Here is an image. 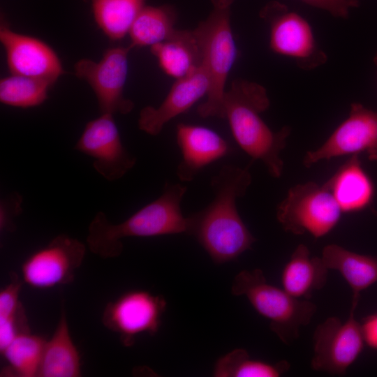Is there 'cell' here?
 <instances>
[{"label":"cell","instance_id":"obj_1","mask_svg":"<svg viewBox=\"0 0 377 377\" xmlns=\"http://www.w3.org/2000/svg\"><path fill=\"white\" fill-rule=\"evenodd\" d=\"M251 182L248 169L223 165L211 180L212 201L188 216L187 234L198 239L216 264L236 259L256 242L236 206V200L245 194Z\"/></svg>","mask_w":377,"mask_h":377},{"label":"cell","instance_id":"obj_2","mask_svg":"<svg viewBox=\"0 0 377 377\" xmlns=\"http://www.w3.org/2000/svg\"><path fill=\"white\" fill-rule=\"evenodd\" d=\"M269 105L263 86L240 79L232 82L223 98L225 118L236 142L252 158L262 161L272 177L279 178L283 170L281 153L286 146L290 128L286 126L273 131L266 124L260 114Z\"/></svg>","mask_w":377,"mask_h":377},{"label":"cell","instance_id":"obj_3","mask_svg":"<svg viewBox=\"0 0 377 377\" xmlns=\"http://www.w3.org/2000/svg\"><path fill=\"white\" fill-rule=\"evenodd\" d=\"M186 190L181 184L166 183L158 198L119 223H112L105 213L97 212L88 227L87 247L102 258H112L122 253L125 237L188 233V218L181 210Z\"/></svg>","mask_w":377,"mask_h":377},{"label":"cell","instance_id":"obj_4","mask_svg":"<svg viewBox=\"0 0 377 377\" xmlns=\"http://www.w3.org/2000/svg\"><path fill=\"white\" fill-rule=\"evenodd\" d=\"M209 16L194 29L197 36L209 89L206 100L198 108L202 117L225 118L223 98L226 82L237 57V48L230 26L233 0H212Z\"/></svg>","mask_w":377,"mask_h":377},{"label":"cell","instance_id":"obj_5","mask_svg":"<svg viewBox=\"0 0 377 377\" xmlns=\"http://www.w3.org/2000/svg\"><path fill=\"white\" fill-rule=\"evenodd\" d=\"M231 292L246 297L254 309L269 320L270 329L286 345L297 339L300 330L310 323L317 310L308 300L295 298L267 283L260 269L239 272L232 281Z\"/></svg>","mask_w":377,"mask_h":377},{"label":"cell","instance_id":"obj_6","mask_svg":"<svg viewBox=\"0 0 377 377\" xmlns=\"http://www.w3.org/2000/svg\"><path fill=\"white\" fill-rule=\"evenodd\" d=\"M342 213L325 184L309 182L289 189L277 207L276 219L286 232L294 235L308 232L319 238L334 228Z\"/></svg>","mask_w":377,"mask_h":377},{"label":"cell","instance_id":"obj_7","mask_svg":"<svg viewBox=\"0 0 377 377\" xmlns=\"http://www.w3.org/2000/svg\"><path fill=\"white\" fill-rule=\"evenodd\" d=\"M269 25V47L276 54L293 59L302 70H313L326 63L327 56L318 45L309 22L279 2L268 3L261 12Z\"/></svg>","mask_w":377,"mask_h":377},{"label":"cell","instance_id":"obj_8","mask_svg":"<svg viewBox=\"0 0 377 377\" xmlns=\"http://www.w3.org/2000/svg\"><path fill=\"white\" fill-rule=\"evenodd\" d=\"M350 310L343 322L332 316L320 323L313 335L312 369L343 375L361 354L365 344L361 323Z\"/></svg>","mask_w":377,"mask_h":377},{"label":"cell","instance_id":"obj_9","mask_svg":"<svg viewBox=\"0 0 377 377\" xmlns=\"http://www.w3.org/2000/svg\"><path fill=\"white\" fill-rule=\"evenodd\" d=\"M131 49L130 45L113 47L106 50L98 62L82 59L75 64V75L91 86L101 114H126L133 109V101L124 96Z\"/></svg>","mask_w":377,"mask_h":377},{"label":"cell","instance_id":"obj_10","mask_svg":"<svg viewBox=\"0 0 377 377\" xmlns=\"http://www.w3.org/2000/svg\"><path fill=\"white\" fill-rule=\"evenodd\" d=\"M86 253L85 245L77 239L61 234L32 253L23 262V282L38 289L66 285L74 280Z\"/></svg>","mask_w":377,"mask_h":377},{"label":"cell","instance_id":"obj_11","mask_svg":"<svg viewBox=\"0 0 377 377\" xmlns=\"http://www.w3.org/2000/svg\"><path fill=\"white\" fill-rule=\"evenodd\" d=\"M166 309L163 297L142 290H131L105 306L103 325L119 336L125 346L133 345L142 333L155 334L159 330Z\"/></svg>","mask_w":377,"mask_h":377},{"label":"cell","instance_id":"obj_12","mask_svg":"<svg viewBox=\"0 0 377 377\" xmlns=\"http://www.w3.org/2000/svg\"><path fill=\"white\" fill-rule=\"evenodd\" d=\"M360 152L377 161V112L353 103L346 119L320 147L306 154L303 163L310 167L323 160Z\"/></svg>","mask_w":377,"mask_h":377},{"label":"cell","instance_id":"obj_13","mask_svg":"<svg viewBox=\"0 0 377 377\" xmlns=\"http://www.w3.org/2000/svg\"><path fill=\"white\" fill-rule=\"evenodd\" d=\"M75 149L90 156L94 169L108 181L121 178L136 163L123 145L112 114L102 113L89 121Z\"/></svg>","mask_w":377,"mask_h":377},{"label":"cell","instance_id":"obj_14","mask_svg":"<svg viewBox=\"0 0 377 377\" xmlns=\"http://www.w3.org/2000/svg\"><path fill=\"white\" fill-rule=\"evenodd\" d=\"M0 40L11 74L41 79L52 85L64 73L55 52L38 38L17 34L1 19Z\"/></svg>","mask_w":377,"mask_h":377},{"label":"cell","instance_id":"obj_15","mask_svg":"<svg viewBox=\"0 0 377 377\" xmlns=\"http://www.w3.org/2000/svg\"><path fill=\"white\" fill-rule=\"evenodd\" d=\"M209 79L202 65L189 74L177 79L158 107L147 106L140 112L138 124L140 130L156 135L170 120L188 110L207 94Z\"/></svg>","mask_w":377,"mask_h":377},{"label":"cell","instance_id":"obj_16","mask_svg":"<svg viewBox=\"0 0 377 377\" xmlns=\"http://www.w3.org/2000/svg\"><path fill=\"white\" fill-rule=\"evenodd\" d=\"M176 138L182 153L177 168L180 181H192L205 166L227 155L228 142L213 130L196 125L179 124Z\"/></svg>","mask_w":377,"mask_h":377},{"label":"cell","instance_id":"obj_17","mask_svg":"<svg viewBox=\"0 0 377 377\" xmlns=\"http://www.w3.org/2000/svg\"><path fill=\"white\" fill-rule=\"evenodd\" d=\"M325 185L342 212H357L366 209L375 194L374 183L362 168L358 154L352 155Z\"/></svg>","mask_w":377,"mask_h":377},{"label":"cell","instance_id":"obj_18","mask_svg":"<svg viewBox=\"0 0 377 377\" xmlns=\"http://www.w3.org/2000/svg\"><path fill=\"white\" fill-rule=\"evenodd\" d=\"M321 258L325 266L338 271L350 287V309L355 310L360 293L377 284V256L360 254L333 244L324 247Z\"/></svg>","mask_w":377,"mask_h":377},{"label":"cell","instance_id":"obj_19","mask_svg":"<svg viewBox=\"0 0 377 377\" xmlns=\"http://www.w3.org/2000/svg\"><path fill=\"white\" fill-rule=\"evenodd\" d=\"M328 271L322 258L311 257L309 248L300 244L283 269L282 288L295 298L308 300L325 286Z\"/></svg>","mask_w":377,"mask_h":377},{"label":"cell","instance_id":"obj_20","mask_svg":"<svg viewBox=\"0 0 377 377\" xmlns=\"http://www.w3.org/2000/svg\"><path fill=\"white\" fill-rule=\"evenodd\" d=\"M81 376L80 355L68 328L64 307L52 337L46 341L38 377Z\"/></svg>","mask_w":377,"mask_h":377},{"label":"cell","instance_id":"obj_21","mask_svg":"<svg viewBox=\"0 0 377 377\" xmlns=\"http://www.w3.org/2000/svg\"><path fill=\"white\" fill-rule=\"evenodd\" d=\"M163 71L177 79L202 64L200 46L193 30L176 29L165 40L151 47Z\"/></svg>","mask_w":377,"mask_h":377},{"label":"cell","instance_id":"obj_22","mask_svg":"<svg viewBox=\"0 0 377 377\" xmlns=\"http://www.w3.org/2000/svg\"><path fill=\"white\" fill-rule=\"evenodd\" d=\"M175 13L168 6H145L128 31L130 45L153 46L168 39L176 30Z\"/></svg>","mask_w":377,"mask_h":377},{"label":"cell","instance_id":"obj_23","mask_svg":"<svg viewBox=\"0 0 377 377\" xmlns=\"http://www.w3.org/2000/svg\"><path fill=\"white\" fill-rule=\"evenodd\" d=\"M46 341L31 332L17 335L1 352L8 363L1 376L38 377Z\"/></svg>","mask_w":377,"mask_h":377},{"label":"cell","instance_id":"obj_24","mask_svg":"<svg viewBox=\"0 0 377 377\" xmlns=\"http://www.w3.org/2000/svg\"><path fill=\"white\" fill-rule=\"evenodd\" d=\"M91 3L94 19L112 40H119L128 34L146 0H85Z\"/></svg>","mask_w":377,"mask_h":377},{"label":"cell","instance_id":"obj_25","mask_svg":"<svg viewBox=\"0 0 377 377\" xmlns=\"http://www.w3.org/2000/svg\"><path fill=\"white\" fill-rule=\"evenodd\" d=\"M290 363H269L252 359L244 349H235L219 358L213 375L216 377H278L286 373Z\"/></svg>","mask_w":377,"mask_h":377},{"label":"cell","instance_id":"obj_26","mask_svg":"<svg viewBox=\"0 0 377 377\" xmlns=\"http://www.w3.org/2000/svg\"><path fill=\"white\" fill-rule=\"evenodd\" d=\"M52 86L44 80L11 74L0 81V101L13 107L37 106L47 98Z\"/></svg>","mask_w":377,"mask_h":377},{"label":"cell","instance_id":"obj_27","mask_svg":"<svg viewBox=\"0 0 377 377\" xmlns=\"http://www.w3.org/2000/svg\"><path fill=\"white\" fill-rule=\"evenodd\" d=\"M10 283L0 292V318L15 314L23 306L20 301V292L22 284L15 273H12Z\"/></svg>","mask_w":377,"mask_h":377},{"label":"cell","instance_id":"obj_28","mask_svg":"<svg viewBox=\"0 0 377 377\" xmlns=\"http://www.w3.org/2000/svg\"><path fill=\"white\" fill-rule=\"evenodd\" d=\"M27 332L30 330L23 306L15 314L0 318V352L17 335Z\"/></svg>","mask_w":377,"mask_h":377},{"label":"cell","instance_id":"obj_29","mask_svg":"<svg viewBox=\"0 0 377 377\" xmlns=\"http://www.w3.org/2000/svg\"><path fill=\"white\" fill-rule=\"evenodd\" d=\"M22 197L17 193L9 195L1 200L0 229L1 231H13L15 219L22 212Z\"/></svg>","mask_w":377,"mask_h":377},{"label":"cell","instance_id":"obj_30","mask_svg":"<svg viewBox=\"0 0 377 377\" xmlns=\"http://www.w3.org/2000/svg\"><path fill=\"white\" fill-rule=\"evenodd\" d=\"M313 7L328 12L336 17L346 19L350 10L360 5V0H301Z\"/></svg>","mask_w":377,"mask_h":377},{"label":"cell","instance_id":"obj_31","mask_svg":"<svg viewBox=\"0 0 377 377\" xmlns=\"http://www.w3.org/2000/svg\"><path fill=\"white\" fill-rule=\"evenodd\" d=\"M360 323L365 344L377 350V313L364 318Z\"/></svg>","mask_w":377,"mask_h":377},{"label":"cell","instance_id":"obj_32","mask_svg":"<svg viewBox=\"0 0 377 377\" xmlns=\"http://www.w3.org/2000/svg\"><path fill=\"white\" fill-rule=\"evenodd\" d=\"M374 62L376 66L377 67V53L376 54L374 58Z\"/></svg>","mask_w":377,"mask_h":377}]
</instances>
